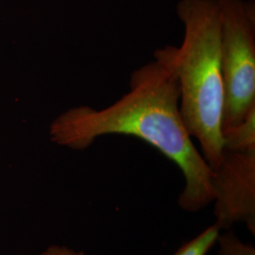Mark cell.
<instances>
[{
  "label": "cell",
  "instance_id": "2",
  "mask_svg": "<svg viewBox=\"0 0 255 255\" xmlns=\"http://www.w3.org/2000/svg\"><path fill=\"white\" fill-rule=\"evenodd\" d=\"M176 11L184 28L181 46L163 47L180 84V110L192 138L212 170L224 153V83L218 0H180Z\"/></svg>",
  "mask_w": 255,
  "mask_h": 255
},
{
  "label": "cell",
  "instance_id": "7",
  "mask_svg": "<svg viewBox=\"0 0 255 255\" xmlns=\"http://www.w3.org/2000/svg\"><path fill=\"white\" fill-rule=\"evenodd\" d=\"M217 255H255V248L242 241L236 234L226 230L220 233L217 244Z\"/></svg>",
  "mask_w": 255,
  "mask_h": 255
},
{
  "label": "cell",
  "instance_id": "3",
  "mask_svg": "<svg viewBox=\"0 0 255 255\" xmlns=\"http://www.w3.org/2000/svg\"><path fill=\"white\" fill-rule=\"evenodd\" d=\"M218 2L224 83L223 134L255 110V0Z\"/></svg>",
  "mask_w": 255,
  "mask_h": 255
},
{
  "label": "cell",
  "instance_id": "1",
  "mask_svg": "<svg viewBox=\"0 0 255 255\" xmlns=\"http://www.w3.org/2000/svg\"><path fill=\"white\" fill-rule=\"evenodd\" d=\"M180 84L163 48L130 75L129 91L104 109L79 106L53 120L52 142L82 150L104 135H128L155 147L182 171L180 207L199 212L212 203L213 170L195 146L180 110Z\"/></svg>",
  "mask_w": 255,
  "mask_h": 255
},
{
  "label": "cell",
  "instance_id": "4",
  "mask_svg": "<svg viewBox=\"0 0 255 255\" xmlns=\"http://www.w3.org/2000/svg\"><path fill=\"white\" fill-rule=\"evenodd\" d=\"M214 214L221 231L245 224L255 235V149H224L212 176Z\"/></svg>",
  "mask_w": 255,
  "mask_h": 255
},
{
  "label": "cell",
  "instance_id": "5",
  "mask_svg": "<svg viewBox=\"0 0 255 255\" xmlns=\"http://www.w3.org/2000/svg\"><path fill=\"white\" fill-rule=\"evenodd\" d=\"M222 135L224 149L233 151L255 149V110L241 123Z\"/></svg>",
  "mask_w": 255,
  "mask_h": 255
},
{
  "label": "cell",
  "instance_id": "6",
  "mask_svg": "<svg viewBox=\"0 0 255 255\" xmlns=\"http://www.w3.org/2000/svg\"><path fill=\"white\" fill-rule=\"evenodd\" d=\"M221 229L215 222L200 235L184 243L173 255H207L216 246Z\"/></svg>",
  "mask_w": 255,
  "mask_h": 255
},
{
  "label": "cell",
  "instance_id": "8",
  "mask_svg": "<svg viewBox=\"0 0 255 255\" xmlns=\"http://www.w3.org/2000/svg\"><path fill=\"white\" fill-rule=\"evenodd\" d=\"M39 255H90L82 251H77L65 246L53 245L48 247Z\"/></svg>",
  "mask_w": 255,
  "mask_h": 255
}]
</instances>
